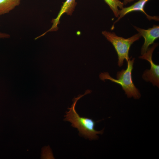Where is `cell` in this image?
Here are the masks:
<instances>
[{
  "label": "cell",
  "instance_id": "cell-1",
  "mask_svg": "<svg viewBox=\"0 0 159 159\" xmlns=\"http://www.w3.org/2000/svg\"><path fill=\"white\" fill-rule=\"evenodd\" d=\"M91 92V90H87L84 94L74 98L71 107L68 108L69 111L66 112V115L64 116L65 118L64 119V121L70 122L72 127L77 128L80 136L88 138L90 140L97 139L98 138L97 134H102L104 130L100 131L96 130L95 126L96 122L91 119L80 116L75 110V106L79 99Z\"/></svg>",
  "mask_w": 159,
  "mask_h": 159
},
{
  "label": "cell",
  "instance_id": "cell-2",
  "mask_svg": "<svg viewBox=\"0 0 159 159\" xmlns=\"http://www.w3.org/2000/svg\"><path fill=\"white\" fill-rule=\"evenodd\" d=\"M134 60L135 58H133L132 60L130 59L127 61L126 69H123L117 72V79L111 77L107 72L101 73L99 75L100 79L103 81L109 80L120 85L128 97H132L135 99H139L141 95L139 90L135 86L132 80V71Z\"/></svg>",
  "mask_w": 159,
  "mask_h": 159
},
{
  "label": "cell",
  "instance_id": "cell-3",
  "mask_svg": "<svg viewBox=\"0 0 159 159\" xmlns=\"http://www.w3.org/2000/svg\"><path fill=\"white\" fill-rule=\"evenodd\" d=\"M102 34L114 46L118 56V65L119 67L123 65L125 59L127 61L130 59L129 52L131 46L141 37L139 33L127 39L106 31L102 32Z\"/></svg>",
  "mask_w": 159,
  "mask_h": 159
},
{
  "label": "cell",
  "instance_id": "cell-4",
  "mask_svg": "<svg viewBox=\"0 0 159 159\" xmlns=\"http://www.w3.org/2000/svg\"><path fill=\"white\" fill-rule=\"evenodd\" d=\"M158 45V43H154L152 47L148 48L146 52L140 56L139 58L147 60L150 64V70H146L142 75L143 79L147 82H151L154 86H159V66L155 64L152 59L153 53L155 49Z\"/></svg>",
  "mask_w": 159,
  "mask_h": 159
},
{
  "label": "cell",
  "instance_id": "cell-5",
  "mask_svg": "<svg viewBox=\"0 0 159 159\" xmlns=\"http://www.w3.org/2000/svg\"><path fill=\"white\" fill-rule=\"evenodd\" d=\"M133 26L145 39L144 43L141 49V54L142 55L146 52L149 46L159 38V26L154 25L152 28L147 29H142L135 26Z\"/></svg>",
  "mask_w": 159,
  "mask_h": 159
},
{
  "label": "cell",
  "instance_id": "cell-6",
  "mask_svg": "<svg viewBox=\"0 0 159 159\" xmlns=\"http://www.w3.org/2000/svg\"><path fill=\"white\" fill-rule=\"evenodd\" d=\"M131 6L126 7H123L119 11V17L115 22L113 25L111 29L112 30L114 28L115 24L118 21L126 14L130 12L135 11H140L144 13L147 18L149 20L153 19L155 21H159L158 16H151L148 14L144 9L145 4L150 0H138Z\"/></svg>",
  "mask_w": 159,
  "mask_h": 159
},
{
  "label": "cell",
  "instance_id": "cell-7",
  "mask_svg": "<svg viewBox=\"0 0 159 159\" xmlns=\"http://www.w3.org/2000/svg\"><path fill=\"white\" fill-rule=\"evenodd\" d=\"M77 4L75 0H66L63 3L57 18L52 21L53 24L50 29L51 31L56 30L57 29V26L59 23L60 19L63 14L65 13L68 15H72Z\"/></svg>",
  "mask_w": 159,
  "mask_h": 159
},
{
  "label": "cell",
  "instance_id": "cell-8",
  "mask_svg": "<svg viewBox=\"0 0 159 159\" xmlns=\"http://www.w3.org/2000/svg\"><path fill=\"white\" fill-rule=\"evenodd\" d=\"M21 0H0V16L9 13L20 4Z\"/></svg>",
  "mask_w": 159,
  "mask_h": 159
},
{
  "label": "cell",
  "instance_id": "cell-9",
  "mask_svg": "<svg viewBox=\"0 0 159 159\" xmlns=\"http://www.w3.org/2000/svg\"><path fill=\"white\" fill-rule=\"evenodd\" d=\"M112 11L115 16L117 18L119 17L118 8L121 9L123 7L124 4L119 0H104Z\"/></svg>",
  "mask_w": 159,
  "mask_h": 159
},
{
  "label": "cell",
  "instance_id": "cell-10",
  "mask_svg": "<svg viewBox=\"0 0 159 159\" xmlns=\"http://www.w3.org/2000/svg\"><path fill=\"white\" fill-rule=\"evenodd\" d=\"M10 37V36L8 34L2 32L0 31V38H8Z\"/></svg>",
  "mask_w": 159,
  "mask_h": 159
},
{
  "label": "cell",
  "instance_id": "cell-11",
  "mask_svg": "<svg viewBox=\"0 0 159 159\" xmlns=\"http://www.w3.org/2000/svg\"><path fill=\"white\" fill-rule=\"evenodd\" d=\"M134 0H124L123 3L124 4L126 5L128 3H130L131 2L133 1Z\"/></svg>",
  "mask_w": 159,
  "mask_h": 159
},
{
  "label": "cell",
  "instance_id": "cell-12",
  "mask_svg": "<svg viewBox=\"0 0 159 159\" xmlns=\"http://www.w3.org/2000/svg\"><path fill=\"white\" fill-rule=\"evenodd\" d=\"M0 26H1V25H0Z\"/></svg>",
  "mask_w": 159,
  "mask_h": 159
}]
</instances>
